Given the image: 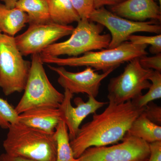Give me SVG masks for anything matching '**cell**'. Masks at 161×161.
<instances>
[{
    "label": "cell",
    "mask_w": 161,
    "mask_h": 161,
    "mask_svg": "<svg viewBox=\"0 0 161 161\" xmlns=\"http://www.w3.org/2000/svg\"><path fill=\"white\" fill-rule=\"evenodd\" d=\"M144 108L136 106L131 101L118 104L109 102L105 110L101 114L94 113L92 120L80 128L70 142L75 158L90 147H104L121 141Z\"/></svg>",
    "instance_id": "cell-1"
},
{
    "label": "cell",
    "mask_w": 161,
    "mask_h": 161,
    "mask_svg": "<svg viewBox=\"0 0 161 161\" xmlns=\"http://www.w3.org/2000/svg\"><path fill=\"white\" fill-rule=\"evenodd\" d=\"M3 147L9 155L36 161H56L57 144L54 134L19 122L9 127Z\"/></svg>",
    "instance_id": "cell-2"
},
{
    "label": "cell",
    "mask_w": 161,
    "mask_h": 161,
    "mask_svg": "<svg viewBox=\"0 0 161 161\" xmlns=\"http://www.w3.org/2000/svg\"><path fill=\"white\" fill-rule=\"evenodd\" d=\"M147 46L145 44H133L127 41L115 48L89 52L79 57L60 58L40 55L43 64H56L60 66L90 67L95 70L104 73L115 70L122 64L134 58L148 55L146 51Z\"/></svg>",
    "instance_id": "cell-3"
},
{
    "label": "cell",
    "mask_w": 161,
    "mask_h": 161,
    "mask_svg": "<svg viewBox=\"0 0 161 161\" xmlns=\"http://www.w3.org/2000/svg\"><path fill=\"white\" fill-rule=\"evenodd\" d=\"M104 28L103 25L89 19H80L68 40L53 43L40 54L52 57L62 55L75 57L89 52L107 49L111 36L109 34H102Z\"/></svg>",
    "instance_id": "cell-4"
},
{
    "label": "cell",
    "mask_w": 161,
    "mask_h": 161,
    "mask_svg": "<svg viewBox=\"0 0 161 161\" xmlns=\"http://www.w3.org/2000/svg\"><path fill=\"white\" fill-rule=\"evenodd\" d=\"M40 53L32 55L29 76L24 94L15 108L19 115L39 107L58 108L64 95L53 86L47 76Z\"/></svg>",
    "instance_id": "cell-5"
},
{
    "label": "cell",
    "mask_w": 161,
    "mask_h": 161,
    "mask_svg": "<svg viewBox=\"0 0 161 161\" xmlns=\"http://www.w3.org/2000/svg\"><path fill=\"white\" fill-rule=\"evenodd\" d=\"M31 66L18 49L14 37L0 33V87L5 95L24 91Z\"/></svg>",
    "instance_id": "cell-6"
},
{
    "label": "cell",
    "mask_w": 161,
    "mask_h": 161,
    "mask_svg": "<svg viewBox=\"0 0 161 161\" xmlns=\"http://www.w3.org/2000/svg\"><path fill=\"white\" fill-rule=\"evenodd\" d=\"M128 62L122 73L110 79L108 88L109 102L118 104L132 101L142 95V91L151 86L149 78L153 70L143 68L139 58Z\"/></svg>",
    "instance_id": "cell-7"
},
{
    "label": "cell",
    "mask_w": 161,
    "mask_h": 161,
    "mask_svg": "<svg viewBox=\"0 0 161 161\" xmlns=\"http://www.w3.org/2000/svg\"><path fill=\"white\" fill-rule=\"evenodd\" d=\"M89 19L107 27L111 32V40L108 48L119 46L135 33L146 32L158 35L161 33V26L158 22L128 19L114 14L104 7L95 9L90 15Z\"/></svg>",
    "instance_id": "cell-8"
},
{
    "label": "cell",
    "mask_w": 161,
    "mask_h": 161,
    "mask_svg": "<svg viewBox=\"0 0 161 161\" xmlns=\"http://www.w3.org/2000/svg\"><path fill=\"white\" fill-rule=\"evenodd\" d=\"M121 142L111 147H91L78 158L79 161H147L150 144L126 134Z\"/></svg>",
    "instance_id": "cell-9"
},
{
    "label": "cell",
    "mask_w": 161,
    "mask_h": 161,
    "mask_svg": "<svg viewBox=\"0 0 161 161\" xmlns=\"http://www.w3.org/2000/svg\"><path fill=\"white\" fill-rule=\"evenodd\" d=\"M75 27L51 23L29 25L26 31L14 37L18 49L23 56L40 53L60 38L71 34Z\"/></svg>",
    "instance_id": "cell-10"
},
{
    "label": "cell",
    "mask_w": 161,
    "mask_h": 161,
    "mask_svg": "<svg viewBox=\"0 0 161 161\" xmlns=\"http://www.w3.org/2000/svg\"><path fill=\"white\" fill-rule=\"evenodd\" d=\"M48 66L58 74V83L64 89L68 90L73 94H86L95 98L99 93L101 81L114 70L111 69L98 74L92 68L86 67L82 71L73 73L67 70L63 66Z\"/></svg>",
    "instance_id": "cell-11"
},
{
    "label": "cell",
    "mask_w": 161,
    "mask_h": 161,
    "mask_svg": "<svg viewBox=\"0 0 161 161\" xmlns=\"http://www.w3.org/2000/svg\"><path fill=\"white\" fill-rule=\"evenodd\" d=\"M64 98L58 108L61 120L66 124L68 129L70 140L74 139L80 129L82 122L90 114L103 107L108 102L98 101L93 96H88L86 102L80 97L74 99L76 107L72 105L71 100L74 94L68 90L64 89Z\"/></svg>",
    "instance_id": "cell-12"
},
{
    "label": "cell",
    "mask_w": 161,
    "mask_h": 161,
    "mask_svg": "<svg viewBox=\"0 0 161 161\" xmlns=\"http://www.w3.org/2000/svg\"><path fill=\"white\" fill-rule=\"evenodd\" d=\"M110 7V11L128 19L137 22L148 19L161 22V6L154 0H125Z\"/></svg>",
    "instance_id": "cell-13"
},
{
    "label": "cell",
    "mask_w": 161,
    "mask_h": 161,
    "mask_svg": "<svg viewBox=\"0 0 161 161\" xmlns=\"http://www.w3.org/2000/svg\"><path fill=\"white\" fill-rule=\"evenodd\" d=\"M19 122L25 125L54 134L61 121L58 108L39 107L28 110L19 115Z\"/></svg>",
    "instance_id": "cell-14"
},
{
    "label": "cell",
    "mask_w": 161,
    "mask_h": 161,
    "mask_svg": "<svg viewBox=\"0 0 161 161\" xmlns=\"http://www.w3.org/2000/svg\"><path fill=\"white\" fill-rule=\"evenodd\" d=\"M28 23V17L25 12L16 7L8 8L0 3V32L14 37Z\"/></svg>",
    "instance_id": "cell-15"
},
{
    "label": "cell",
    "mask_w": 161,
    "mask_h": 161,
    "mask_svg": "<svg viewBox=\"0 0 161 161\" xmlns=\"http://www.w3.org/2000/svg\"><path fill=\"white\" fill-rule=\"evenodd\" d=\"M51 22L61 25H69L80 19L72 5L71 0H48Z\"/></svg>",
    "instance_id": "cell-16"
},
{
    "label": "cell",
    "mask_w": 161,
    "mask_h": 161,
    "mask_svg": "<svg viewBox=\"0 0 161 161\" xmlns=\"http://www.w3.org/2000/svg\"><path fill=\"white\" fill-rule=\"evenodd\" d=\"M15 7L27 14L29 25L51 22L48 0H19Z\"/></svg>",
    "instance_id": "cell-17"
},
{
    "label": "cell",
    "mask_w": 161,
    "mask_h": 161,
    "mask_svg": "<svg viewBox=\"0 0 161 161\" xmlns=\"http://www.w3.org/2000/svg\"><path fill=\"white\" fill-rule=\"evenodd\" d=\"M127 134L148 143L161 141V126L150 121L142 112L132 123Z\"/></svg>",
    "instance_id": "cell-18"
},
{
    "label": "cell",
    "mask_w": 161,
    "mask_h": 161,
    "mask_svg": "<svg viewBox=\"0 0 161 161\" xmlns=\"http://www.w3.org/2000/svg\"><path fill=\"white\" fill-rule=\"evenodd\" d=\"M57 144L56 161H79L75 158L70 144L68 129L66 124L61 120L54 133Z\"/></svg>",
    "instance_id": "cell-19"
},
{
    "label": "cell",
    "mask_w": 161,
    "mask_h": 161,
    "mask_svg": "<svg viewBox=\"0 0 161 161\" xmlns=\"http://www.w3.org/2000/svg\"><path fill=\"white\" fill-rule=\"evenodd\" d=\"M149 80H150L152 83L147 94L141 95L131 101L138 108H144L152 101L161 98V72L153 71L149 78Z\"/></svg>",
    "instance_id": "cell-20"
},
{
    "label": "cell",
    "mask_w": 161,
    "mask_h": 161,
    "mask_svg": "<svg viewBox=\"0 0 161 161\" xmlns=\"http://www.w3.org/2000/svg\"><path fill=\"white\" fill-rule=\"evenodd\" d=\"M19 115L15 108L0 97V128L7 130L11 125L19 122Z\"/></svg>",
    "instance_id": "cell-21"
},
{
    "label": "cell",
    "mask_w": 161,
    "mask_h": 161,
    "mask_svg": "<svg viewBox=\"0 0 161 161\" xmlns=\"http://www.w3.org/2000/svg\"><path fill=\"white\" fill-rule=\"evenodd\" d=\"M127 41L134 44L150 45V52L151 53L155 55L161 53V34L150 36L132 35L128 37Z\"/></svg>",
    "instance_id": "cell-22"
},
{
    "label": "cell",
    "mask_w": 161,
    "mask_h": 161,
    "mask_svg": "<svg viewBox=\"0 0 161 161\" xmlns=\"http://www.w3.org/2000/svg\"><path fill=\"white\" fill-rule=\"evenodd\" d=\"M72 5L80 19H89L95 9L94 0H71Z\"/></svg>",
    "instance_id": "cell-23"
},
{
    "label": "cell",
    "mask_w": 161,
    "mask_h": 161,
    "mask_svg": "<svg viewBox=\"0 0 161 161\" xmlns=\"http://www.w3.org/2000/svg\"><path fill=\"white\" fill-rule=\"evenodd\" d=\"M139 61L144 69L161 72V53L152 57H148L147 55L142 56L139 58Z\"/></svg>",
    "instance_id": "cell-24"
},
{
    "label": "cell",
    "mask_w": 161,
    "mask_h": 161,
    "mask_svg": "<svg viewBox=\"0 0 161 161\" xmlns=\"http://www.w3.org/2000/svg\"><path fill=\"white\" fill-rule=\"evenodd\" d=\"M142 113L148 119L161 126V108L153 103H149L145 107Z\"/></svg>",
    "instance_id": "cell-25"
},
{
    "label": "cell",
    "mask_w": 161,
    "mask_h": 161,
    "mask_svg": "<svg viewBox=\"0 0 161 161\" xmlns=\"http://www.w3.org/2000/svg\"><path fill=\"white\" fill-rule=\"evenodd\" d=\"M150 155L147 161H161V141L150 144Z\"/></svg>",
    "instance_id": "cell-26"
},
{
    "label": "cell",
    "mask_w": 161,
    "mask_h": 161,
    "mask_svg": "<svg viewBox=\"0 0 161 161\" xmlns=\"http://www.w3.org/2000/svg\"><path fill=\"white\" fill-rule=\"evenodd\" d=\"M125 0H94L95 9L105 6H112L122 3Z\"/></svg>",
    "instance_id": "cell-27"
},
{
    "label": "cell",
    "mask_w": 161,
    "mask_h": 161,
    "mask_svg": "<svg viewBox=\"0 0 161 161\" xmlns=\"http://www.w3.org/2000/svg\"><path fill=\"white\" fill-rule=\"evenodd\" d=\"M0 161H36L21 157L9 155L5 153L0 155Z\"/></svg>",
    "instance_id": "cell-28"
},
{
    "label": "cell",
    "mask_w": 161,
    "mask_h": 161,
    "mask_svg": "<svg viewBox=\"0 0 161 161\" xmlns=\"http://www.w3.org/2000/svg\"><path fill=\"white\" fill-rule=\"evenodd\" d=\"M19 0H0L1 2L4 3L5 5L8 8H14L15 7L16 5Z\"/></svg>",
    "instance_id": "cell-29"
},
{
    "label": "cell",
    "mask_w": 161,
    "mask_h": 161,
    "mask_svg": "<svg viewBox=\"0 0 161 161\" xmlns=\"http://www.w3.org/2000/svg\"><path fill=\"white\" fill-rule=\"evenodd\" d=\"M159 3L160 5L161 6V0H158Z\"/></svg>",
    "instance_id": "cell-30"
},
{
    "label": "cell",
    "mask_w": 161,
    "mask_h": 161,
    "mask_svg": "<svg viewBox=\"0 0 161 161\" xmlns=\"http://www.w3.org/2000/svg\"><path fill=\"white\" fill-rule=\"evenodd\" d=\"M0 33H1V32H0Z\"/></svg>",
    "instance_id": "cell-31"
}]
</instances>
